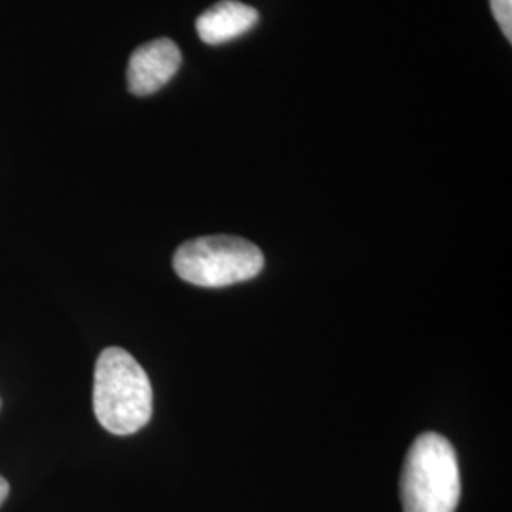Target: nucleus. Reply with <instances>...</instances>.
<instances>
[{"label": "nucleus", "instance_id": "423d86ee", "mask_svg": "<svg viewBox=\"0 0 512 512\" xmlns=\"http://www.w3.org/2000/svg\"><path fill=\"white\" fill-rule=\"evenodd\" d=\"M494 18L499 27L503 37L507 38L509 42L512 40V0H490Z\"/></svg>", "mask_w": 512, "mask_h": 512}, {"label": "nucleus", "instance_id": "39448f33", "mask_svg": "<svg viewBox=\"0 0 512 512\" xmlns=\"http://www.w3.org/2000/svg\"><path fill=\"white\" fill-rule=\"evenodd\" d=\"M258 23V12L253 6L238 0H222L205 10L196 21L198 37L209 46H219L249 33Z\"/></svg>", "mask_w": 512, "mask_h": 512}, {"label": "nucleus", "instance_id": "20e7f679", "mask_svg": "<svg viewBox=\"0 0 512 512\" xmlns=\"http://www.w3.org/2000/svg\"><path fill=\"white\" fill-rule=\"evenodd\" d=\"M183 63L179 46L169 38H158L139 46L128 65L129 92L139 97L162 90Z\"/></svg>", "mask_w": 512, "mask_h": 512}, {"label": "nucleus", "instance_id": "f257e3e1", "mask_svg": "<svg viewBox=\"0 0 512 512\" xmlns=\"http://www.w3.org/2000/svg\"><path fill=\"white\" fill-rule=\"evenodd\" d=\"M93 410L112 435H133L152 418V385L126 349L101 351L93 376Z\"/></svg>", "mask_w": 512, "mask_h": 512}, {"label": "nucleus", "instance_id": "f03ea898", "mask_svg": "<svg viewBox=\"0 0 512 512\" xmlns=\"http://www.w3.org/2000/svg\"><path fill=\"white\" fill-rule=\"evenodd\" d=\"M461 497L458 456L437 433H425L410 446L401 476L404 512H456Z\"/></svg>", "mask_w": 512, "mask_h": 512}, {"label": "nucleus", "instance_id": "0eeeda50", "mask_svg": "<svg viewBox=\"0 0 512 512\" xmlns=\"http://www.w3.org/2000/svg\"><path fill=\"white\" fill-rule=\"evenodd\" d=\"M8 494H10V486H8V482L0 476V507H2V503L6 501Z\"/></svg>", "mask_w": 512, "mask_h": 512}, {"label": "nucleus", "instance_id": "7ed1b4c3", "mask_svg": "<svg viewBox=\"0 0 512 512\" xmlns=\"http://www.w3.org/2000/svg\"><path fill=\"white\" fill-rule=\"evenodd\" d=\"M173 268L190 285L219 289L260 274L264 255L247 239L207 236L183 243L173 256Z\"/></svg>", "mask_w": 512, "mask_h": 512}]
</instances>
